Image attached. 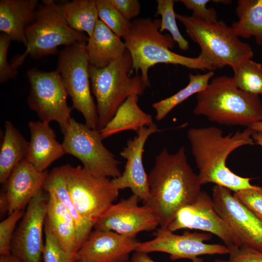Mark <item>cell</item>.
<instances>
[{
	"label": "cell",
	"mask_w": 262,
	"mask_h": 262,
	"mask_svg": "<svg viewBox=\"0 0 262 262\" xmlns=\"http://www.w3.org/2000/svg\"><path fill=\"white\" fill-rule=\"evenodd\" d=\"M31 139L26 160L37 170L44 172L55 161L66 154L62 144L56 139L49 123H28Z\"/></svg>",
	"instance_id": "cell-20"
},
{
	"label": "cell",
	"mask_w": 262,
	"mask_h": 262,
	"mask_svg": "<svg viewBox=\"0 0 262 262\" xmlns=\"http://www.w3.org/2000/svg\"><path fill=\"white\" fill-rule=\"evenodd\" d=\"M48 195L40 189L30 201L16 226L11 254L22 262H41L44 243L43 232L47 213Z\"/></svg>",
	"instance_id": "cell-14"
},
{
	"label": "cell",
	"mask_w": 262,
	"mask_h": 262,
	"mask_svg": "<svg viewBox=\"0 0 262 262\" xmlns=\"http://www.w3.org/2000/svg\"><path fill=\"white\" fill-rule=\"evenodd\" d=\"M238 20L230 26L239 37L254 36L262 46V0H239L236 9Z\"/></svg>",
	"instance_id": "cell-27"
},
{
	"label": "cell",
	"mask_w": 262,
	"mask_h": 262,
	"mask_svg": "<svg viewBox=\"0 0 262 262\" xmlns=\"http://www.w3.org/2000/svg\"><path fill=\"white\" fill-rule=\"evenodd\" d=\"M86 48L89 65L98 68L117 60L127 50L124 42L100 19L88 37Z\"/></svg>",
	"instance_id": "cell-22"
},
{
	"label": "cell",
	"mask_w": 262,
	"mask_h": 262,
	"mask_svg": "<svg viewBox=\"0 0 262 262\" xmlns=\"http://www.w3.org/2000/svg\"><path fill=\"white\" fill-rule=\"evenodd\" d=\"M48 195L46 218L52 232L63 249L75 259L78 251L76 226L65 205L52 191Z\"/></svg>",
	"instance_id": "cell-23"
},
{
	"label": "cell",
	"mask_w": 262,
	"mask_h": 262,
	"mask_svg": "<svg viewBox=\"0 0 262 262\" xmlns=\"http://www.w3.org/2000/svg\"><path fill=\"white\" fill-rule=\"evenodd\" d=\"M247 128H249L255 132L262 133V121L254 123Z\"/></svg>",
	"instance_id": "cell-43"
},
{
	"label": "cell",
	"mask_w": 262,
	"mask_h": 262,
	"mask_svg": "<svg viewBox=\"0 0 262 262\" xmlns=\"http://www.w3.org/2000/svg\"><path fill=\"white\" fill-rule=\"evenodd\" d=\"M252 138L254 142L261 146H262V133L260 132H254L252 135Z\"/></svg>",
	"instance_id": "cell-44"
},
{
	"label": "cell",
	"mask_w": 262,
	"mask_h": 262,
	"mask_svg": "<svg viewBox=\"0 0 262 262\" xmlns=\"http://www.w3.org/2000/svg\"><path fill=\"white\" fill-rule=\"evenodd\" d=\"M166 228L172 232L189 229L213 234L223 242L229 254L242 246L233 230L216 212L212 197L203 191L193 202L178 212Z\"/></svg>",
	"instance_id": "cell-13"
},
{
	"label": "cell",
	"mask_w": 262,
	"mask_h": 262,
	"mask_svg": "<svg viewBox=\"0 0 262 262\" xmlns=\"http://www.w3.org/2000/svg\"><path fill=\"white\" fill-rule=\"evenodd\" d=\"M131 262H155L147 255V253L135 251L132 255Z\"/></svg>",
	"instance_id": "cell-40"
},
{
	"label": "cell",
	"mask_w": 262,
	"mask_h": 262,
	"mask_svg": "<svg viewBox=\"0 0 262 262\" xmlns=\"http://www.w3.org/2000/svg\"><path fill=\"white\" fill-rule=\"evenodd\" d=\"M249 128L243 131L223 136V131L215 127L192 128L187 131L192 154L198 169V178L202 185L213 183L234 192L255 188L251 178L237 175L227 166L226 160L235 149L244 145L255 144Z\"/></svg>",
	"instance_id": "cell-2"
},
{
	"label": "cell",
	"mask_w": 262,
	"mask_h": 262,
	"mask_svg": "<svg viewBox=\"0 0 262 262\" xmlns=\"http://www.w3.org/2000/svg\"><path fill=\"white\" fill-rule=\"evenodd\" d=\"M48 173L37 170L26 159L13 169L6 182L4 192L8 202V213L24 210L42 188Z\"/></svg>",
	"instance_id": "cell-19"
},
{
	"label": "cell",
	"mask_w": 262,
	"mask_h": 262,
	"mask_svg": "<svg viewBox=\"0 0 262 262\" xmlns=\"http://www.w3.org/2000/svg\"><path fill=\"white\" fill-rule=\"evenodd\" d=\"M99 19L119 38L129 33L131 21L127 19L109 0H96Z\"/></svg>",
	"instance_id": "cell-31"
},
{
	"label": "cell",
	"mask_w": 262,
	"mask_h": 262,
	"mask_svg": "<svg viewBox=\"0 0 262 262\" xmlns=\"http://www.w3.org/2000/svg\"><path fill=\"white\" fill-rule=\"evenodd\" d=\"M133 72L132 59L127 49L122 57L104 68L89 65L90 84L97 101L99 131L112 119L129 97L142 96L150 87L141 75L131 76Z\"/></svg>",
	"instance_id": "cell-5"
},
{
	"label": "cell",
	"mask_w": 262,
	"mask_h": 262,
	"mask_svg": "<svg viewBox=\"0 0 262 262\" xmlns=\"http://www.w3.org/2000/svg\"><path fill=\"white\" fill-rule=\"evenodd\" d=\"M42 188L46 192H53L71 215L76 226L78 250L91 232L95 224L83 218L77 211L67 191L60 166L49 173Z\"/></svg>",
	"instance_id": "cell-26"
},
{
	"label": "cell",
	"mask_w": 262,
	"mask_h": 262,
	"mask_svg": "<svg viewBox=\"0 0 262 262\" xmlns=\"http://www.w3.org/2000/svg\"><path fill=\"white\" fill-rule=\"evenodd\" d=\"M11 39L5 34L0 35V82L3 83L14 79L17 73L11 64L8 62L7 53Z\"/></svg>",
	"instance_id": "cell-36"
},
{
	"label": "cell",
	"mask_w": 262,
	"mask_h": 262,
	"mask_svg": "<svg viewBox=\"0 0 262 262\" xmlns=\"http://www.w3.org/2000/svg\"><path fill=\"white\" fill-rule=\"evenodd\" d=\"M214 262H228V261L217 259H215Z\"/></svg>",
	"instance_id": "cell-45"
},
{
	"label": "cell",
	"mask_w": 262,
	"mask_h": 262,
	"mask_svg": "<svg viewBox=\"0 0 262 262\" xmlns=\"http://www.w3.org/2000/svg\"><path fill=\"white\" fill-rule=\"evenodd\" d=\"M130 262V261H128V262Z\"/></svg>",
	"instance_id": "cell-46"
},
{
	"label": "cell",
	"mask_w": 262,
	"mask_h": 262,
	"mask_svg": "<svg viewBox=\"0 0 262 262\" xmlns=\"http://www.w3.org/2000/svg\"><path fill=\"white\" fill-rule=\"evenodd\" d=\"M212 198L216 212L233 230L242 246L262 252V221L225 187L214 185Z\"/></svg>",
	"instance_id": "cell-16"
},
{
	"label": "cell",
	"mask_w": 262,
	"mask_h": 262,
	"mask_svg": "<svg viewBox=\"0 0 262 262\" xmlns=\"http://www.w3.org/2000/svg\"><path fill=\"white\" fill-rule=\"evenodd\" d=\"M148 182V196L144 205L155 212L164 228L180 209L193 202L201 191L202 184L188 163L184 147L174 154L163 149L156 157Z\"/></svg>",
	"instance_id": "cell-1"
},
{
	"label": "cell",
	"mask_w": 262,
	"mask_h": 262,
	"mask_svg": "<svg viewBox=\"0 0 262 262\" xmlns=\"http://www.w3.org/2000/svg\"><path fill=\"white\" fill-rule=\"evenodd\" d=\"M62 6L69 27L75 31L85 32L90 36L99 19L96 0H73Z\"/></svg>",
	"instance_id": "cell-28"
},
{
	"label": "cell",
	"mask_w": 262,
	"mask_h": 262,
	"mask_svg": "<svg viewBox=\"0 0 262 262\" xmlns=\"http://www.w3.org/2000/svg\"><path fill=\"white\" fill-rule=\"evenodd\" d=\"M160 131L155 124L139 129L136 135L128 141L126 147L120 152L121 156L126 160L123 172L119 177L112 179L118 190L131 189L143 203L147 199L149 194L148 175L143 164L144 147L149 136Z\"/></svg>",
	"instance_id": "cell-17"
},
{
	"label": "cell",
	"mask_w": 262,
	"mask_h": 262,
	"mask_svg": "<svg viewBox=\"0 0 262 262\" xmlns=\"http://www.w3.org/2000/svg\"><path fill=\"white\" fill-rule=\"evenodd\" d=\"M63 134L62 144L65 153L78 159L86 170L97 176L113 179L121 175L120 162L104 146L98 130L72 118Z\"/></svg>",
	"instance_id": "cell-11"
},
{
	"label": "cell",
	"mask_w": 262,
	"mask_h": 262,
	"mask_svg": "<svg viewBox=\"0 0 262 262\" xmlns=\"http://www.w3.org/2000/svg\"><path fill=\"white\" fill-rule=\"evenodd\" d=\"M67 191L79 213L95 224L119 195L112 180L95 175L83 166H60Z\"/></svg>",
	"instance_id": "cell-8"
},
{
	"label": "cell",
	"mask_w": 262,
	"mask_h": 262,
	"mask_svg": "<svg viewBox=\"0 0 262 262\" xmlns=\"http://www.w3.org/2000/svg\"><path fill=\"white\" fill-rule=\"evenodd\" d=\"M8 212V202L4 192H2L0 196V213L3 215Z\"/></svg>",
	"instance_id": "cell-41"
},
{
	"label": "cell",
	"mask_w": 262,
	"mask_h": 262,
	"mask_svg": "<svg viewBox=\"0 0 262 262\" xmlns=\"http://www.w3.org/2000/svg\"><path fill=\"white\" fill-rule=\"evenodd\" d=\"M161 20L150 17L137 18L131 21L128 34L123 38L131 54L132 70H140L143 80L150 84L148 69L159 64L180 65L191 69L213 70L199 56H184L171 50L175 42L170 34L160 32Z\"/></svg>",
	"instance_id": "cell-3"
},
{
	"label": "cell",
	"mask_w": 262,
	"mask_h": 262,
	"mask_svg": "<svg viewBox=\"0 0 262 262\" xmlns=\"http://www.w3.org/2000/svg\"><path fill=\"white\" fill-rule=\"evenodd\" d=\"M138 97L137 95L129 97L112 119L99 131L103 139L125 131L132 130L137 132L143 127L154 124L152 116L144 112L138 106Z\"/></svg>",
	"instance_id": "cell-24"
},
{
	"label": "cell",
	"mask_w": 262,
	"mask_h": 262,
	"mask_svg": "<svg viewBox=\"0 0 262 262\" xmlns=\"http://www.w3.org/2000/svg\"><path fill=\"white\" fill-rule=\"evenodd\" d=\"M154 239L139 243L136 251L148 253L161 252L167 253L170 259L176 260L188 259L193 262H202L198 256L203 255L226 254L229 250L225 245L204 243L212 237L208 232L185 231L176 234L166 228L160 227L154 234Z\"/></svg>",
	"instance_id": "cell-12"
},
{
	"label": "cell",
	"mask_w": 262,
	"mask_h": 262,
	"mask_svg": "<svg viewBox=\"0 0 262 262\" xmlns=\"http://www.w3.org/2000/svg\"><path fill=\"white\" fill-rule=\"evenodd\" d=\"M128 20L131 21L140 14L141 5L138 0H109Z\"/></svg>",
	"instance_id": "cell-39"
},
{
	"label": "cell",
	"mask_w": 262,
	"mask_h": 262,
	"mask_svg": "<svg viewBox=\"0 0 262 262\" xmlns=\"http://www.w3.org/2000/svg\"><path fill=\"white\" fill-rule=\"evenodd\" d=\"M232 77L236 86L240 90L255 95L262 94V65L248 59L233 69Z\"/></svg>",
	"instance_id": "cell-30"
},
{
	"label": "cell",
	"mask_w": 262,
	"mask_h": 262,
	"mask_svg": "<svg viewBox=\"0 0 262 262\" xmlns=\"http://www.w3.org/2000/svg\"><path fill=\"white\" fill-rule=\"evenodd\" d=\"M139 200L138 196L132 194L113 204L98 218L94 228L134 238L141 231L156 229L160 225L158 217L147 205L139 206Z\"/></svg>",
	"instance_id": "cell-15"
},
{
	"label": "cell",
	"mask_w": 262,
	"mask_h": 262,
	"mask_svg": "<svg viewBox=\"0 0 262 262\" xmlns=\"http://www.w3.org/2000/svg\"><path fill=\"white\" fill-rule=\"evenodd\" d=\"M196 97L193 113L211 121L247 128L262 121V103L259 96L239 89L232 77L224 75L213 78Z\"/></svg>",
	"instance_id": "cell-4"
},
{
	"label": "cell",
	"mask_w": 262,
	"mask_h": 262,
	"mask_svg": "<svg viewBox=\"0 0 262 262\" xmlns=\"http://www.w3.org/2000/svg\"><path fill=\"white\" fill-rule=\"evenodd\" d=\"M213 75V71L204 74H190L189 83L185 87L174 95L153 103L152 106L156 113V119L158 121L163 119L178 105L206 88Z\"/></svg>",
	"instance_id": "cell-29"
},
{
	"label": "cell",
	"mask_w": 262,
	"mask_h": 262,
	"mask_svg": "<svg viewBox=\"0 0 262 262\" xmlns=\"http://www.w3.org/2000/svg\"><path fill=\"white\" fill-rule=\"evenodd\" d=\"M139 242L113 231H91L75 256V262H127Z\"/></svg>",
	"instance_id": "cell-18"
},
{
	"label": "cell",
	"mask_w": 262,
	"mask_h": 262,
	"mask_svg": "<svg viewBox=\"0 0 262 262\" xmlns=\"http://www.w3.org/2000/svg\"><path fill=\"white\" fill-rule=\"evenodd\" d=\"M37 0H0V31L26 47L25 30L33 20Z\"/></svg>",
	"instance_id": "cell-21"
},
{
	"label": "cell",
	"mask_w": 262,
	"mask_h": 262,
	"mask_svg": "<svg viewBox=\"0 0 262 262\" xmlns=\"http://www.w3.org/2000/svg\"><path fill=\"white\" fill-rule=\"evenodd\" d=\"M175 1L173 0H157L156 15L162 17L159 31L161 33L168 31L179 48L187 50L189 49V43L180 33L176 23V13L174 9Z\"/></svg>",
	"instance_id": "cell-32"
},
{
	"label": "cell",
	"mask_w": 262,
	"mask_h": 262,
	"mask_svg": "<svg viewBox=\"0 0 262 262\" xmlns=\"http://www.w3.org/2000/svg\"><path fill=\"white\" fill-rule=\"evenodd\" d=\"M0 262H22L18 258L10 254L9 255H0Z\"/></svg>",
	"instance_id": "cell-42"
},
{
	"label": "cell",
	"mask_w": 262,
	"mask_h": 262,
	"mask_svg": "<svg viewBox=\"0 0 262 262\" xmlns=\"http://www.w3.org/2000/svg\"><path fill=\"white\" fill-rule=\"evenodd\" d=\"M24 213V210L14 212L0 223V254H11V246L17 222Z\"/></svg>",
	"instance_id": "cell-34"
},
{
	"label": "cell",
	"mask_w": 262,
	"mask_h": 262,
	"mask_svg": "<svg viewBox=\"0 0 262 262\" xmlns=\"http://www.w3.org/2000/svg\"><path fill=\"white\" fill-rule=\"evenodd\" d=\"M86 43L78 42L62 49L56 70L71 98L72 108L82 113L88 127L98 130V115L90 88Z\"/></svg>",
	"instance_id": "cell-9"
},
{
	"label": "cell",
	"mask_w": 262,
	"mask_h": 262,
	"mask_svg": "<svg viewBox=\"0 0 262 262\" xmlns=\"http://www.w3.org/2000/svg\"><path fill=\"white\" fill-rule=\"evenodd\" d=\"M44 231L45 240L43 253L44 262H75L61 247L50 229L46 218Z\"/></svg>",
	"instance_id": "cell-33"
},
{
	"label": "cell",
	"mask_w": 262,
	"mask_h": 262,
	"mask_svg": "<svg viewBox=\"0 0 262 262\" xmlns=\"http://www.w3.org/2000/svg\"></svg>",
	"instance_id": "cell-47"
},
{
	"label": "cell",
	"mask_w": 262,
	"mask_h": 262,
	"mask_svg": "<svg viewBox=\"0 0 262 262\" xmlns=\"http://www.w3.org/2000/svg\"><path fill=\"white\" fill-rule=\"evenodd\" d=\"M228 262H262V252L242 246L230 252Z\"/></svg>",
	"instance_id": "cell-38"
},
{
	"label": "cell",
	"mask_w": 262,
	"mask_h": 262,
	"mask_svg": "<svg viewBox=\"0 0 262 262\" xmlns=\"http://www.w3.org/2000/svg\"><path fill=\"white\" fill-rule=\"evenodd\" d=\"M176 16L189 37L200 47L198 56L213 70L227 66L233 69L253 57L251 47L241 41L231 27L223 21L211 22L177 13Z\"/></svg>",
	"instance_id": "cell-6"
},
{
	"label": "cell",
	"mask_w": 262,
	"mask_h": 262,
	"mask_svg": "<svg viewBox=\"0 0 262 262\" xmlns=\"http://www.w3.org/2000/svg\"><path fill=\"white\" fill-rule=\"evenodd\" d=\"M188 9L193 11L192 16L200 19L211 22L218 21L216 11L213 9L206 8L209 0H180Z\"/></svg>",
	"instance_id": "cell-37"
},
{
	"label": "cell",
	"mask_w": 262,
	"mask_h": 262,
	"mask_svg": "<svg viewBox=\"0 0 262 262\" xmlns=\"http://www.w3.org/2000/svg\"><path fill=\"white\" fill-rule=\"evenodd\" d=\"M233 196L262 221V187L240 190L234 192Z\"/></svg>",
	"instance_id": "cell-35"
},
{
	"label": "cell",
	"mask_w": 262,
	"mask_h": 262,
	"mask_svg": "<svg viewBox=\"0 0 262 262\" xmlns=\"http://www.w3.org/2000/svg\"><path fill=\"white\" fill-rule=\"evenodd\" d=\"M26 49L22 54L15 56L13 66L17 70L26 57L39 59L58 52V47H66L78 42H87L84 33L72 29L66 19L62 5L53 0H43L38 6L33 21L25 30Z\"/></svg>",
	"instance_id": "cell-7"
},
{
	"label": "cell",
	"mask_w": 262,
	"mask_h": 262,
	"mask_svg": "<svg viewBox=\"0 0 262 262\" xmlns=\"http://www.w3.org/2000/svg\"><path fill=\"white\" fill-rule=\"evenodd\" d=\"M29 142L11 121H6L0 151V183L4 184L15 167L26 159Z\"/></svg>",
	"instance_id": "cell-25"
},
{
	"label": "cell",
	"mask_w": 262,
	"mask_h": 262,
	"mask_svg": "<svg viewBox=\"0 0 262 262\" xmlns=\"http://www.w3.org/2000/svg\"><path fill=\"white\" fill-rule=\"evenodd\" d=\"M30 83L27 103L40 121L57 122L64 133L67 129L73 108L67 103L68 94L61 77L56 70L44 71L32 68L27 71Z\"/></svg>",
	"instance_id": "cell-10"
}]
</instances>
